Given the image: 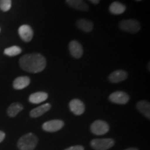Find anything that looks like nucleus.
Returning <instances> with one entry per match:
<instances>
[{
  "instance_id": "9",
  "label": "nucleus",
  "mask_w": 150,
  "mask_h": 150,
  "mask_svg": "<svg viewBox=\"0 0 150 150\" xmlns=\"http://www.w3.org/2000/svg\"><path fill=\"white\" fill-rule=\"evenodd\" d=\"M69 51L74 59H80L83 55V47L78 41L72 40L69 43Z\"/></svg>"
},
{
  "instance_id": "3",
  "label": "nucleus",
  "mask_w": 150,
  "mask_h": 150,
  "mask_svg": "<svg viewBox=\"0 0 150 150\" xmlns=\"http://www.w3.org/2000/svg\"><path fill=\"white\" fill-rule=\"evenodd\" d=\"M119 27L124 31L136 33L140 30V24L139 22L134 19H128V20H123L119 23Z\"/></svg>"
},
{
  "instance_id": "10",
  "label": "nucleus",
  "mask_w": 150,
  "mask_h": 150,
  "mask_svg": "<svg viewBox=\"0 0 150 150\" xmlns=\"http://www.w3.org/2000/svg\"><path fill=\"white\" fill-rule=\"evenodd\" d=\"M18 33L24 42H30L33 38V31L30 26L24 24L19 28Z\"/></svg>"
},
{
  "instance_id": "2",
  "label": "nucleus",
  "mask_w": 150,
  "mask_h": 150,
  "mask_svg": "<svg viewBox=\"0 0 150 150\" xmlns=\"http://www.w3.org/2000/svg\"><path fill=\"white\" fill-rule=\"evenodd\" d=\"M38 140L35 134L29 133L24 135L18 142V147L20 150H33L37 146Z\"/></svg>"
},
{
  "instance_id": "14",
  "label": "nucleus",
  "mask_w": 150,
  "mask_h": 150,
  "mask_svg": "<svg viewBox=\"0 0 150 150\" xmlns=\"http://www.w3.org/2000/svg\"><path fill=\"white\" fill-rule=\"evenodd\" d=\"M48 98V94L45 92H36L31 94L29 96V100L32 104H40Z\"/></svg>"
},
{
  "instance_id": "7",
  "label": "nucleus",
  "mask_w": 150,
  "mask_h": 150,
  "mask_svg": "<svg viewBox=\"0 0 150 150\" xmlns=\"http://www.w3.org/2000/svg\"><path fill=\"white\" fill-rule=\"evenodd\" d=\"M109 100L115 104H126L129 101V96L123 91H116L110 94Z\"/></svg>"
},
{
  "instance_id": "6",
  "label": "nucleus",
  "mask_w": 150,
  "mask_h": 150,
  "mask_svg": "<svg viewBox=\"0 0 150 150\" xmlns=\"http://www.w3.org/2000/svg\"><path fill=\"white\" fill-rule=\"evenodd\" d=\"M64 122L61 120H52L46 122L42 125V129L47 132H56L64 127Z\"/></svg>"
},
{
  "instance_id": "23",
  "label": "nucleus",
  "mask_w": 150,
  "mask_h": 150,
  "mask_svg": "<svg viewBox=\"0 0 150 150\" xmlns=\"http://www.w3.org/2000/svg\"><path fill=\"white\" fill-rule=\"evenodd\" d=\"M5 136H6L5 133L3 132V131H0V142H1L4 140Z\"/></svg>"
},
{
  "instance_id": "20",
  "label": "nucleus",
  "mask_w": 150,
  "mask_h": 150,
  "mask_svg": "<svg viewBox=\"0 0 150 150\" xmlns=\"http://www.w3.org/2000/svg\"><path fill=\"white\" fill-rule=\"evenodd\" d=\"M22 52V50L18 46H12L5 49L4 54L9 56H15L18 55Z\"/></svg>"
},
{
  "instance_id": "22",
  "label": "nucleus",
  "mask_w": 150,
  "mask_h": 150,
  "mask_svg": "<svg viewBox=\"0 0 150 150\" xmlns=\"http://www.w3.org/2000/svg\"><path fill=\"white\" fill-rule=\"evenodd\" d=\"M64 150H84V147L81 145H75L67 148Z\"/></svg>"
},
{
  "instance_id": "12",
  "label": "nucleus",
  "mask_w": 150,
  "mask_h": 150,
  "mask_svg": "<svg viewBox=\"0 0 150 150\" xmlns=\"http://www.w3.org/2000/svg\"><path fill=\"white\" fill-rule=\"evenodd\" d=\"M66 4L71 8L80 11H88L89 8L83 0H66Z\"/></svg>"
},
{
  "instance_id": "19",
  "label": "nucleus",
  "mask_w": 150,
  "mask_h": 150,
  "mask_svg": "<svg viewBox=\"0 0 150 150\" xmlns=\"http://www.w3.org/2000/svg\"><path fill=\"white\" fill-rule=\"evenodd\" d=\"M23 106L20 103H13L10 105V106L7 110V113L11 117H14L18 115L20 111L23 110Z\"/></svg>"
},
{
  "instance_id": "18",
  "label": "nucleus",
  "mask_w": 150,
  "mask_h": 150,
  "mask_svg": "<svg viewBox=\"0 0 150 150\" xmlns=\"http://www.w3.org/2000/svg\"><path fill=\"white\" fill-rule=\"evenodd\" d=\"M109 11L113 15H120L126 11V6L119 1H114L109 6Z\"/></svg>"
},
{
  "instance_id": "5",
  "label": "nucleus",
  "mask_w": 150,
  "mask_h": 150,
  "mask_svg": "<svg viewBox=\"0 0 150 150\" xmlns=\"http://www.w3.org/2000/svg\"><path fill=\"white\" fill-rule=\"evenodd\" d=\"M110 127L108 124L104 120H98L95 121L91 125V131L93 134L97 135V136H102V135L106 134L108 132Z\"/></svg>"
},
{
  "instance_id": "26",
  "label": "nucleus",
  "mask_w": 150,
  "mask_h": 150,
  "mask_svg": "<svg viewBox=\"0 0 150 150\" xmlns=\"http://www.w3.org/2000/svg\"><path fill=\"white\" fill-rule=\"evenodd\" d=\"M136 1H141V0H136Z\"/></svg>"
},
{
  "instance_id": "25",
  "label": "nucleus",
  "mask_w": 150,
  "mask_h": 150,
  "mask_svg": "<svg viewBox=\"0 0 150 150\" xmlns=\"http://www.w3.org/2000/svg\"><path fill=\"white\" fill-rule=\"evenodd\" d=\"M125 150H138L137 148H135V147H131V148H127V149H125Z\"/></svg>"
},
{
  "instance_id": "21",
  "label": "nucleus",
  "mask_w": 150,
  "mask_h": 150,
  "mask_svg": "<svg viewBox=\"0 0 150 150\" xmlns=\"http://www.w3.org/2000/svg\"><path fill=\"white\" fill-rule=\"evenodd\" d=\"M11 8V0H0V9L1 11H8Z\"/></svg>"
},
{
  "instance_id": "24",
  "label": "nucleus",
  "mask_w": 150,
  "mask_h": 150,
  "mask_svg": "<svg viewBox=\"0 0 150 150\" xmlns=\"http://www.w3.org/2000/svg\"><path fill=\"white\" fill-rule=\"evenodd\" d=\"M89 1H91V3L94 4H99L100 0H89Z\"/></svg>"
},
{
  "instance_id": "1",
  "label": "nucleus",
  "mask_w": 150,
  "mask_h": 150,
  "mask_svg": "<svg viewBox=\"0 0 150 150\" xmlns=\"http://www.w3.org/2000/svg\"><path fill=\"white\" fill-rule=\"evenodd\" d=\"M19 63L22 70L31 73L42 72L47 65L46 59L39 53L25 54L20 58Z\"/></svg>"
},
{
  "instance_id": "4",
  "label": "nucleus",
  "mask_w": 150,
  "mask_h": 150,
  "mask_svg": "<svg viewBox=\"0 0 150 150\" xmlns=\"http://www.w3.org/2000/svg\"><path fill=\"white\" fill-rule=\"evenodd\" d=\"M114 144V140L110 138L94 139L91 142V147L95 150H107L111 148Z\"/></svg>"
},
{
  "instance_id": "8",
  "label": "nucleus",
  "mask_w": 150,
  "mask_h": 150,
  "mask_svg": "<svg viewBox=\"0 0 150 150\" xmlns=\"http://www.w3.org/2000/svg\"><path fill=\"white\" fill-rule=\"evenodd\" d=\"M69 107L71 111L76 115H82L85 111V105L83 102L78 99L71 100L69 104Z\"/></svg>"
},
{
  "instance_id": "16",
  "label": "nucleus",
  "mask_w": 150,
  "mask_h": 150,
  "mask_svg": "<svg viewBox=\"0 0 150 150\" xmlns=\"http://www.w3.org/2000/svg\"><path fill=\"white\" fill-rule=\"evenodd\" d=\"M76 27L84 32H91L93 29V23L86 19H80L76 22Z\"/></svg>"
},
{
  "instance_id": "17",
  "label": "nucleus",
  "mask_w": 150,
  "mask_h": 150,
  "mask_svg": "<svg viewBox=\"0 0 150 150\" xmlns=\"http://www.w3.org/2000/svg\"><path fill=\"white\" fill-rule=\"evenodd\" d=\"M137 108L141 112L143 115H145L148 119L150 118V104L149 102L145 100L140 101L137 103Z\"/></svg>"
},
{
  "instance_id": "13",
  "label": "nucleus",
  "mask_w": 150,
  "mask_h": 150,
  "mask_svg": "<svg viewBox=\"0 0 150 150\" xmlns=\"http://www.w3.org/2000/svg\"><path fill=\"white\" fill-rule=\"evenodd\" d=\"M51 107V104H48V103L47 104L41 105V106H38V107L35 108L33 110H31V112H30V116L33 118L40 117V116L44 115L48 110H50Z\"/></svg>"
},
{
  "instance_id": "15",
  "label": "nucleus",
  "mask_w": 150,
  "mask_h": 150,
  "mask_svg": "<svg viewBox=\"0 0 150 150\" xmlns=\"http://www.w3.org/2000/svg\"><path fill=\"white\" fill-rule=\"evenodd\" d=\"M30 79L28 76H19L14 80L13 86L16 90H22L27 87L30 83Z\"/></svg>"
},
{
  "instance_id": "11",
  "label": "nucleus",
  "mask_w": 150,
  "mask_h": 150,
  "mask_svg": "<svg viewBox=\"0 0 150 150\" xmlns=\"http://www.w3.org/2000/svg\"><path fill=\"white\" fill-rule=\"evenodd\" d=\"M128 77V74L126 71L122 70H117L112 72L108 76V80L111 83H117L122 82Z\"/></svg>"
}]
</instances>
